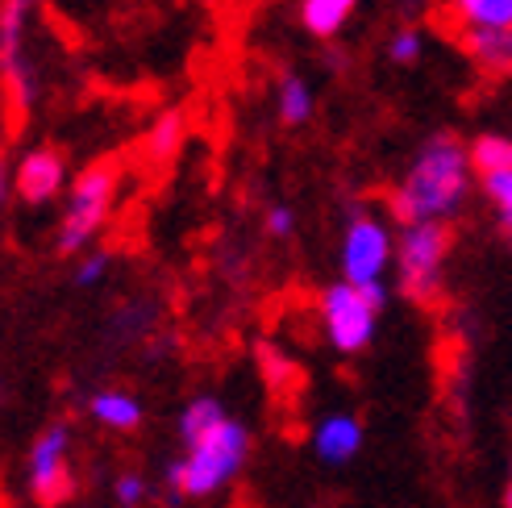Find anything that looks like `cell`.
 <instances>
[{"label":"cell","mask_w":512,"mask_h":508,"mask_svg":"<svg viewBox=\"0 0 512 508\" xmlns=\"http://www.w3.org/2000/svg\"><path fill=\"white\" fill-rule=\"evenodd\" d=\"M375 304L363 296V288H354V284H334V288H325L321 296V321H325V334L329 342H334L342 354H354V350H363L375 334Z\"/></svg>","instance_id":"5"},{"label":"cell","mask_w":512,"mask_h":508,"mask_svg":"<svg viewBox=\"0 0 512 508\" xmlns=\"http://www.w3.org/2000/svg\"><path fill=\"white\" fill-rule=\"evenodd\" d=\"M88 409L100 425H109V429H134L142 421V409H138V400L130 392H96Z\"/></svg>","instance_id":"12"},{"label":"cell","mask_w":512,"mask_h":508,"mask_svg":"<svg viewBox=\"0 0 512 508\" xmlns=\"http://www.w3.org/2000/svg\"><path fill=\"white\" fill-rule=\"evenodd\" d=\"M292 225H296V217H292V209H284V205H275V209L267 213V234H275V238H288Z\"/></svg>","instance_id":"23"},{"label":"cell","mask_w":512,"mask_h":508,"mask_svg":"<svg viewBox=\"0 0 512 508\" xmlns=\"http://www.w3.org/2000/svg\"><path fill=\"white\" fill-rule=\"evenodd\" d=\"M358 0H304L300 5V17H304V30L317 34V38H334L346 17L354 13Z\"/></svg>","instance_id":"11"},{"label":"cell","mask_w":512,"mask_h":508,"mask_svg":"<svg viewBox=\"0 0 512 508\" xmlns=\"http://www.w3.org/2000/svg\"><path fill=\"white\" fill-rule=\"evenodd\" d=\"M363 296L375 304V309H383V296H388V292H383V279H379V284H363Z\"/></svg>","instance_id":"24"},{"label":"cell","mask_w":512,"mask_h":508,"mask_svg":"<svg viewBox=\"0 0 512 508\" xmlns=\"http://www.w3.org/2000/svg\"><path fill=\"white\" fill-rule=\"evenodd\" d=\"M246 429L238 421H221L213 434H204L200 442L188 446V459L175 463L167 471V484H171V496H213L221 492L229 479H234L246 463Z\"/></svg>","instance_id":"2"},{"label":"cell","mask_w":512,"mask_h":508,"mask_svg":"<svg viewBox=\"0 0 512 508\" xmlns=\"http://www.w3.org/2000/svg\"><path fill=\"white\" fill-rule=\"evenodd\" d=\"M179 142H184V117L179 113H163L155 125H150V134H146V155L150 159H171Z\"/></svg>","instance_id":"17"},{"label":"cell","mask_w":512,"mask_h":508,"mask_svg":"<svg viewBox=\"0 0 512 508\" xmlns=\"http://www.w3.org/2000/svg\"><path fill=\"white\" fill-rule=\"evenodd\" d=\"M446 250H450V230L442 221L404 225V234L396 242V267H400V284L408 296H417V300L438 296Z\"/></svg>","instance_id":"4"},{"label":"cell","mask_w":512,"mask_h":508,"mask_svg":"<svg viewBox=\"0 0 512 508\" xmlns=\"http://www.w3.org/2000/svg\"><path fill=\"white\" fill-rule=\"evenodd\" d=\"M363 446V425L350 413H329L313 429V450L321 463H350Z\"/></svg>","instance_id":"9"},{"label":"cell","mask_w":512,"mask_h":508,"mask_svg":"<svg viewBox=\"0 0 512 508\" xmlns=\"http://www.w3.org/2000/svg\"><path fill=\"white\" fill-rule=\"evenodd\" d=\"M388 55L392 63H413L421 55V34L417 30H400L392 42H388Z\"/></svg>","instance_id":"21"},{"label":"cell","mask_w":512,"mask_h":508,"mask_svg":"<svg viewBox=\"0 0 512 508\" xmlns=\"http://www.w3.org/2000/svg\"><path fill=\"white\" fill-rule=\"evenodd\" d=\"M105 267H109L105 254H88V259H80V267H75V284H80V288H92L96 279L105 275Z\"/></svg>","instance_id":"22"},{"label":"cell","mask_w":512,"mask_h":508,"mask_svg":"<svg viewBox=\"0 0 512 508\" xmlns=\"http://www.w3.org/2000/svg\"><path fill=\"white\" fill-rule=\"evenodd\" d=\"M221 421H225L221 404H217L213 396H200V400H192L188 409H184V417H179V434H184V442L192 446V442H200L204 434H213Z\"/></svg>","instance_id":"15"},{"label":"cell","mask_w":512,"mask_h":508,"mask_svg":"<svg viewBox=\"0 0 512 508\" xmlns=\"http://www.w3.org/2000/svg\"><path fill=\"white\" fill-rule=\"evenodd\" d=\"M392 263V234L388 225L375 217H354L346 242H342V275L346 284L363 288V284H379L383 271Z\"/></svg>","instance_id":"6"},{"label":"cell","mask_w":512,"mask_h":508,"mask_svg":"<svg viewBox=\"0 0 512 508\" xmlns=\"http://www.w3.org/2000/svg\"><path fill=\"white\" fill-rule=\"evenodd\" d=\"M113 492H117V504H121V508H138V504L146 500V479L130 471V475H121V479H117Z\"/></svg>","instance_id":"20"},{"label":"cell","mask_w":512,"mask_h":508,"mask_svg":"<svg viewBox=\"0 0 512 508\" xmlns=\"http://www.w3.org/2000/svg\"><path fill=\"white\" fill-rule=\"evenodd\" d=\"M467 50L475 55L479 67L488 71H512V25L508 30H471Z\"/></svg>","instance_id":"10"},{"label":"cell","mask_w":512,"mask_h":508,"mask_svg":"<svg viewBox=\"0 0 512 508\" xmlns=\"http://www.w3.org/2000/svg\"><path fill=\"white\" fill-rule=\"evenodd\" d=\"M504 508H512V484H508V492H504Z\"/></svg>","instance_id":"25"},{"label":"cell","mask_w":512,"mask_h":508,"mask_svg":"<svg viewBox=\"0 0 512 508\" xmlns=\"http://www.w3.org/2000/svg\"><path fill=\"white\" fill-rule=\"evenodd\" d=\"M458 17L467 30H508L512 25V0H454Z\"/></svg>","instance_id":"13"},{"label":"cell","mask_w":512,"mask_h":508,"mask_svg":"<svg viewBox=\"0 0 512 508\" xmlns=\"http://www.w3.org/2000/svg\"><path fill=\"white\" fill-rule=\"evenodd\" d=\"M63 175H67V163L59 150L50 146H38L30 155H21L17 163V196L30 200V205H42V200H55V192L63 188Z\"/></svg>","instance_id":"8"},{"label":"cell","mask_w":512,"mask_h":508,"mask_svg":"<svg viewBox=\"0 0 512 508\" xmlns=\"http://www.w3.org/2000/svg\"><path fill=\"white\" fill-rule=\"evenodd\" d=\"M121 171L113 159H100L88 171H80V180L71 184V200H67V213L59 221V250L71 254L80 250L100 225H105L109 209H113V192H117Z\"/></svg>","instance_id":"3"},{"label":"cell","mask_w":512,"mask_h":508,"mask_svg":"<svg viewBox=\"0 0 512 508\" xmlns=\"http://www.w3.org/2000/svg\"><path fill=\"white\" fill-rule=\"evenodd\" d=\"M30 492L38 504L55 508L71 496V471H67V429L50 425L30 450Z\"/></svg>","instance_id":"7"},{"label":"cell","mask_w":512,"mask_h":508,"mask_svg":"<svg viewBox=\"0 0 512 508\" xmlns=\"http://www.w3.org/2000/svg\"><path fill=\"white\" fill-rule=\"evenodd\" d=\"M25 9H30V0H9V5H5V21H0V38H5V59H13L17 34H21V25H25Z\"/></svg>","instance_id":"18"},{"label":"cell","mask_w":512,"mask_h":508,"mask_svg":"<svg viewBox=\"0 0 512 508\" xmlns=\"http://www.w3.org/2000/svg\"><path fill=\"white\" fill-rule=\"evenodd\" d=\"M483 192L496 200V209L504 213V225H512V171H508V175H492V180H483Z\"/></svg>","instance_id":"19"},{"label":"cell","mask_w":512,"mask_h":508,"mask_svg":"<svg viewBox=\"0 0 512 508\" xmlns=\"http://www.w3.org/2000/svg\"><path fill=\"white\" fill-rule=\"evenodd\" d=\"M471 167L492 180V175H508L512 171V138H500V134H483L475 138L471 146Z\"/></svg>","instance_id":"14"},{"label":"cell","mask_w":512,"mask_h":508,"mask_svg":"<svg viewBox=\"0 0 512 508\" xmlns=\"http://www.w3.org/2000/svg\"><path fill=\"white\" fill-rule=\"evenodd\" d=\"M313 117V92L309 84L300 80V75H288L284 84H279V121L284 125H304Z\"/></svg>","instance_id":"16"},{"label":"cell","mask_w":512,"mask_h":508,"mask_svg":"<svg viewBox=\"0 0 512 508\" xmlns=\"http://www.w3.org/2000/svg\"><path fill=\"white\" fill-rule=\"evenodd\" d=\"M467 188H471V150H463L454 138H433L417 155L413 171L404 175L392 205L404 225L442 221L446 213L463 205Z\"/></svg>","instance_id":"1"}]
</instances>
